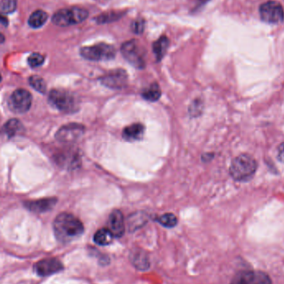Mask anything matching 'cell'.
Wrapping results in <instances>:
<instances>
[{"label":"cell","mask_w":284,"mask_h":284,"mask_svg":"<svg viewBox=\"0 0 284 284\" xmlns=\"http://www.w3.org/2000/svg\"><path fill=\"white\" fill-rule=\"evenodd\" d=\"M56 238L63 243H69L80 237L84 231L82 222L73 214L62 213L53 222Z\"/></svg>","instance_id":"6da1fadb"},{"label":"cell","mask_w":284,"mask_h":284,"mask_svg":"<svg viewBox=\"0 0 284 284\" xmlns=\"http://www.w3.org/2000/svg\"><path fill=\"white\" fill-rule=\"evenodd\" d=\"M113 235L108 229H101L96 232L93 240L98 245H108L113 241Z\"/></svg>","instance_id":"ac0fdd59"},{"label":"cell","mask_w":284,"mask_h":284,"mask_svg":"<svg viewBox=\"0 0 284 284\" xmlns=\"http://www.w3.org/2000/svg\"><path fill=\"white\" fill-rule=\"evenodd\" d=\"M29 84L36 91H38L41 93H44L46 92V89H47L45 81L42 77L37 76V75L29 77Z\"/></svg>","instance_id":"603a6c76"},{"label":"cell","mask_w":284,"mask_h":284,"mask_svg":"<svg viewBox=\"0 0 284 284\" xmlns=\"http://www.w3.org/2000/svg\"><path fill=\"white\" fill-rule=\"evenodd\" d=\"M5 22H8L7 18H5L4 17H2V24H3L5 27H7V24H6Z\"/></svg>","instance_id":"f546056e"},{"label":"cell","mask_w":284,"mask_h":284,"mask_svg":"<svg viewBox=\"0 0 284 284\" xmlns=\"http://www.w3.org/2000/svg\"><path fill=\"white\" fill-rule=\"evenodd\" d=\"M56 198H44V199L28 201L25 203V207L31 211L35 213H43L51 210L57 204Z\"/></svg>","instance_id":"5bb4252c"},{"label":"cell","mask_w":284,"mask_h":284,"mask_svg":"<svg viewBox=\"0 0 284 284\" xmlns=\"http://www.w3.org/2000/svg\"><path fill=\"white\" fill-rule=\"evenodd\" d=\"M100 82L102 84L109 88L121 89L127 84L128 75L123 70H116L101 77Z\"/></svg>","instance_id":"8fae6325"},{"label":"cell","mask_w":284,"mask_h":284,"mask_svg":"<svg viewBox=\"0 0 284 284\" xmlns=\"http://www.w3.org/2000/svg\"><path fill=\"white\" fill-rule=\"evenodd\" d=\"M63 269V264L57 259H45L35 264L34 271L39 276H48Z\"/></svg>","instance_id":"7c38bea8"},{"label":"cell","mask_w":284,"mask_h":284,"mask_svg":"<svg viewBox=\"0 0 284 284\" xmlns=\"http://www.w3.org/2000/svg\"><path fill=\"white\" fill-rule=\"evenodd\" d=\"M17 0H3L1 2V12L3 13H11L16 10Z\"/></svg>","instance_id":"d4e9b609"},{"label":"cell","mask_w":284,"mask_h":284,"mask_svg":"<svg viewBox=\"0 0 284 284\" xmlns=\"http://www.w3.org/2000/svg\"><path fill=\"white\" fill-rule=\"evenodd\" d=\"M4 132L8 137H15L23 129V124L18 119H11L4 125Z\"/></svg>","instance_id":"ffe728a7"},{"label":"cell","mask_w":284,"mask_h":284,"mask_svg":"<svg viewBox=\"0 0 284 284\" xmlns=\"http://www.w3.org/2000/svg\"><path fill=\"white\" fill-rule=\"evenodd\" d=\"M229 284H272V281L264 272L248 270L235 274Z\"/></svg>","instance_id":"ba28073f"},{"label":"cell","mask_w":284,"mask_h":284,"mask_svg":"<svg viewBox=\"0 0 284 284\" xmlns=\"http://www.w3.org/2000/svg\"><path fill=\"white\" fill-rule=\"evenodd\" d=\"M122 53L123 57L129 63L137 67V68H144L145 62L140 53V50L135 41H128L122 46Z\"/></svg>","instance_id":"30bf717a"},{"label":"cell","mask_w":284,"mask_h":284,"mask_svg":"<svg viewBox=\"0 0 284 284\" xmlns=\"http://www.w3.org/2000/svg\"><path fill=\"white\" fill-rule=\"evenodd\" d=\"M80 54L85 59L90 61H106L114 58L116 50L112 45L99 43L91 47H82Z\"/></svg>","instance_id":"5b68a950"},{"label":"cell","mask_w":284,"mask_h":284,"mask_svg":"<svg viewBox=\"0 0 284 284\" xmlns=\"http://www.w3.org/2000/svg\"><path fill=\"white\" fill-rule=\"evenodd\" d=\"M169 38L164 37V36L160 37L159 40H157L156 42L153 44V51H154V54L156 56L158 61H160L164 57L167 50L169 48Z\"/></svg>","instance_id":"2e32d148"},{"label":"cell","mask_w":284,"mask_h":284,"mask_svg":"<svg viewBox=\"0 0 284 284\" xmlns=\"http://www.w3.org/2000/svg\"><path fill=\"white\" fill-rule=\"evenodd\" d=\"M257 166L256 160L251 155L242 154L233 159L229 167V174L236 181H249L256 173Z\"/></svg>","instance_id":"7a4b0ae2"},{"label":"cell","mask_w":284,"mask_h":284,"mask_svg":"<svg viewBox=\"0 0 284 284\" xmlns=\"http://www.w3.org/2000/svg\"><path fill=\"white\" fill-rule=\"evenodd\" d=\"M157 221L163 226L167 227V228H174L178 224L177 217L171 213L163 214L157 219Z\"/></svg>","instance_id":"7402d4cb"},{"label":"cell","mask_w":284,"mask_h":284,"mask_svg":"<svg viewBox=\"0 0 284 284\" xmlns=\"http://www.w3.org/2000/svg\"><path fill=\"white\" fill-rule=\"evenodd\" d=\"M142 96L149 102H156L161 97V90L159 85L153 83L147 87L146 89L144 90V92H142Z\"/></svg>","instance_id":"d6986e66"},{"label":"cell","mask_w":284,"mask_h":284,"mask_svg":"<svg viewBox=\"0 0 284 284\" xmlns=\"http://www.w3.org/2000/svg\"><path fill=\"white\" fill-rule=\"evenodd\" d=\"M88 12L80 7H72L59 10L53 16V22L59 27H68L78 24L88 17Z\"/></svg>","instance_id":"277c9868"},{"label":"cell","mask_w":284,"mask_h":284,"mask_svg":"<svg viewBox=\"0 0 284 284\" xmlns=\"http://www.w3.org/2000/svg\"><path fill=\"white\" fill-rule=\"evenodd\" d=\"M213 158H214V154H204L202 156V159L204 162H209Z\"/></svg>","instance_id":"f1b7e54d"},{"label":"cell","mask_w":284,"mask_h":284,"mask_svg":"<svg viewBox=\"0 0 284 284\" xmlns=\"http://www.w3.org/2000/svg\"><path fill=\"white\" fill-rule=\"evenodd\" d=\"M84 131L85 127L78 123L64 125L56 133V138L63 143H73L82 137Z\"/></svg>","instance_id":"9c48e42d"},{"label":"cell","mask_w":284,"mask_h":284,"mask_svg":"<svg viewBox=\"0 0 284 284\" xmlns=\"http://www.w3.org/2000/svg\"><path fill=\"white\" fill-rule=\"evenodd\" d=\"M108 229L114 237H122L125 232L124 218L120 210L112 212L108 219Z\"/></svg>","instance_id":"4fadbf2b"},{"label":"cell","mask_w":284,"mask_h":284,"mask_svg":"<svg viewBox=\"0 0 284 284\" xmlns=\"http://www.w3.org/2000/svg\"><path fill=\"white\" fill-rule=\"evenodd\" d=\"M131 259L133 261V265L138 269H146L149 267V262L146 254H144V252H134Z\"/></svg>","instance_id":"44dd1931"},{"label":"cell","mask_w":284,"mask_h":284,"mask_svg":"<svg viewBox=\"0 0 284 284\" xmlns=\"http://www.w3.org/2000/svg\"><path fill=\"white\" fill-rule=\"evenodd\" d=\"M259 14L262 21L269 24H279L284 22V8L276 1H269L263 3L259 7Z\"/></svg>","instance_id":"8992f818"},{"label":"cell","mask_w":284,"mask_h":284,"mask_svg":"<svg viewBox=\"0 0 284 284\" xmlns=\"http://www.w3.org/2000/svg\"><path fill=\"white\" fill-rule=\"evenodd\" d=\"M278 159L282 163H284V142L278 148Z\"/></svg>","instance_id":"83f0119b"},{"label":"cell","mask_w":284,"mask_h":284,"mask_svg":"<svg viewBox=\"0 0 284 284\" xmlns=\"http://www.w3.org/2000/svg\"><path fill=\"white\" fill-rule=\"evenodd\" d=\"M44 57L43 55H41L40 53H33L31 54L28 58V62L29 66L31 67H33V68H36V67H40L43 64L44 62Z\"/></svg>","instance_id":"cb8c5ba5"},{"label":"cell","mask_w":284,"mask_h":284,"mask_svg":"<svg viewBox=\"0 0 284 284\" xmlns=\"http://www.w3.org/2000/svg\"><path fill=\"white\" fill-rule=\"evenodd\" d=\"M48 99L51 104L61 112L73 113L78 110V102L76 97L64 90H52Z\"/></svg>","instance_id":"3957f363"},{"label":"cell","mask_w":284,"mask_h":284,"mask_svg":"<svg viewBox=\"0 0 284 284\" xmlns=\"http://www.w3.org/2000/svg\"><path fill=\"white\" fill-rule=\"evenodd\" d=\"M132 30L134 33L140 34L144 32V20L138 19L134 21L132 23Z\"/></svg>","instance_id":"4316f807"},{"label":"cell","mask_w":284,"mask_h":284,"mask_svg":"<svg viewBox=\"0 0 284 284\" xmlns=\"http://www.w3.org/2000/svg\"><path fill=\"white\" fill-rule=\"evenodd\" d=\"M48 20V14L43 10L33 12L28 19V25L33 28H39L45 24Z\"/></svg>","instance_id":"e0dca14e"},{"label":"cell","mask_w":284,"mask_h":284,"mask_svg":"<svg viewBox=\"0 0 284 284\" xmlns=\"http://www.w3.org/2000/svg\"><path fill=\"white\" fill-rule=\"evenodd\" d=\"M33 97L30 92L25 89L16 90L8 99V107L11 111L18 114L25 113L30 109Z\"/></svg>","instance_id":"52a82bcc"},{"label":"cell","mask_w":284,"mask_h":284,"mask_svg":"<svg viewBox=\"0 0 284 284\" xmlns=\"http://www.w3.org/2000/svg\"><path fill=\"white\" fill-rule=\"evenodd\" d=\"M120 17V14H118L117 12H108L105 14L99 16L98 18V22L99 23H104V22H108L109 21H113L114 19H118Z\"/></svg>","instance_id":"484cf974"},{"label":"cell","mask_w":284,"mask_h":284,"mask_svg":"<svg viewBox=\"0 0 284 284\" xmlns=\"http://www.w3.org/2000/svg\"><path fill=\"white\" fill-rule=\"evenodd\" d=\"M145 127L141 123H133L126 127L123 130V137L128 142H134L142 139L144 135Z\"/></svg>","instance_id":"9a60e30c"}]
</instances>
